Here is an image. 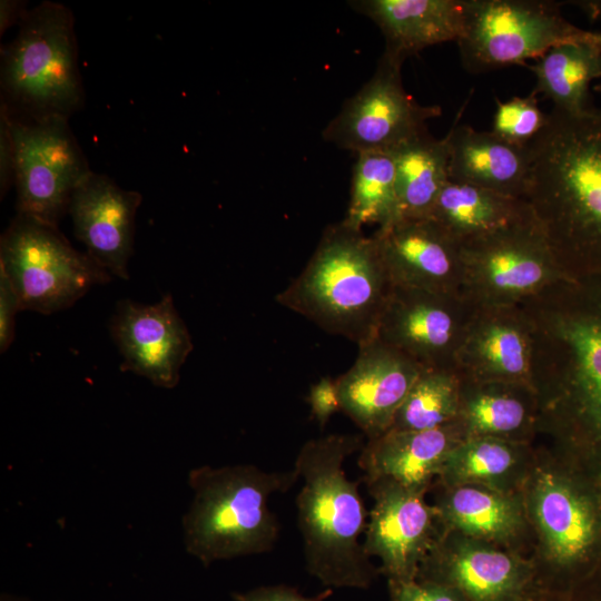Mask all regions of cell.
I'll list each match as a JSON object with an SVG mask.
<instances>
[{
  "label": "cell",
  "mask_w": 601,
  "mask_h": 601,
  "mask_svg": "<svg viewBox=\"0 0 601 601\" xmlns=\"http://www.w3.org/2000/svg\"><path fill=\"white\" fill-rule=\"evenodd\" d=\"M522 199L570 278L601 274V109L553 108L529 145Z\"/></svg>",
  "instance_id": "cell-1"
},
{
  "label": "cell",
  "mask_w": 601,
  "mask_h": 601,
  "mask_svg": "<svg viewBox=\"0 0 601 601\" xmlns=\"http://www.w3.org/2000/svg\"><path fill=\"white\" fill-rule=\"evenodd\" d=\"M536 333L540 420L601 446V278L562 282L523 304Z\"/></svg>",
  "instance_id": "cell-2"
},
{
  "label": "cell",
  "mask_w": 601,
  "mask_h": 601,
  "mask_svg": "<svg viewBox=\"0 0 601 601\" xmlns=\"http://www.w3.org/2000/svg\"><path fill=\"white\" fill-rule=\"evenodd\" d=\"M363 446V435L329 434L307 441L295 460L303 480L296 508L306 570L325 588L368 589L380 573L359 543L367 525L359 481L344 470Z\"/></svg>",
  "instance_id": "cell-3"
},
{
  "label": "cell",
  "mask_w": 601,
  "mask_h": 601,
  "mask_svg": "<svg viewBox=\"0 0 601 601\" xmlns=\"http://www.w3.org/2000/svg\"><path fill=\"white\" fill-rule=\"evenodd\" d=\"M393 287L374 235L341 220L324 229L304 269L275 300L359 346L375 338Z\"/></svg>",
  "instance_id": "cell-4"
},
{
  "label": "cell",
  "mask_w": 601,
  "mask_h": 601,
  "mask_svg": "<svg viewBox=\"0 0 601 601\" xmlns=\"http://www.w3.org/2000/svg\"><path fill=\"white\" fill-rule=\"evenodd\" d=\"M298 479L295 469L267 472L253 464L190 470L194 499L183 516L187 552L205 566L269 552L279 523L268 509V499L286 492Z\"/></svg>",
  "instance_id": "cell-5"
},
{
  "label": "cell",
  "mask_w": 601,
  "mask_h": 601,
  "mask_svg": "<svg viewBox=\"0 0 601 601\" xmlns=\"http://www.w3.org/2000/svg\"><path fill=\"white\" fill-rule=\"evenodd\" d=\"M1 102L19 120L69 118L85 104L75 17L65 4L30 9L14 39L1 47Z\"/></svg>",
  "instance_id": "cell-6"
},
{
  "label": "cell",
  "mask_w": 601,
  "mask_h": 601,
  "mask_svg": "<svg viewBox=\"0 0 601 601\" xmlns=\"http://www.w3.org/2000/svg\"><path fill=\"white\" fill-rule=\"evenodd\" d=\"M0 269L8 276L21 311L49 315L72 306L110 274L80 253L58 227L16 215L0 239Z\"/></svg>",
  "instance_id": "cell-7"
},
{
  "label": "cell",
  "mask_w": 601,
  "mask_h": 601,
  "mask_svg": "<svg viewBox=\"0 0 601 601\" xmlns=\"http://www.w3.org/2000/svg\"><path fill=\"white\" fill-rule=\"evenodd\" d=\"M463 296L475 307L521 305L570 278L533 216L460 245Z\"/></svg>",
  "instance_id": "cell-8"
},
{
  "label": "cell",
  "mask_w": 601,
  "mask_h": 601,
  "mask_svg": "<svg viewBox=\"0 0 601 601\" xmlns=\"http://www.w3.org/2000/svg\"><path fill=\"white\" fill-rule=\"evenodd\" d=\"M561 3L544 0H463L457 39L461 61L473 73L538 59L550 48L587 30L565 20Z\"/></svg>",
  "instance_id": "cell-9"
},
{
  "label": "cell",
  "mask_w": 601,
  "mask_h": 601,
  "mask_svg": "<svg viewBox=\"0 0 601 601\" xmlns=\"http://www.w3.org/2000/svg\"><path fill=\"white\" fill-rule=\"evenodd\" d=\"M9 118L17 215L58 227L75 189L92 171L88 160L68 120Z\"/></svg>",
  "instance_id": "cell-10"
},
{
  "label": "cell",
  "mask_w": 601,
  "mask_h": 601,
  "mask_svg": "<svg viewBox=\"0 0 601 601\" xmlns=\"http://www.w3.org/2000/svg\"><path fill=\"white\" fill-rule=\"evenodd\" d=\"M403 60L383 52L371 79L323 130L324 140L357 154L394 150L427 131L426 122L442 114L439 106H422L404 89Z\"/></svg>",
  "instance_id": "cell-11"
},
{
  "label": "cell",
  "mask_w": 601,
  "mask_h": 601,
  "mask_svg": "<svg viewBox=\"0 0 601 601\" xmlns=\"http://www.w3.org/2000/svg\"><path fill=\"white\" fill-rule=\"evenodd\" d=\"M475 311L462 294L394 286L375 337L423 370L454 371L457 352Z\"/></svg>",
  "instance_id": "cell-12"
},
{
  "label": "cell",
  "mask_w": 601,
  "mask_h": 601,
  "mask_svg": "<svg viewBox=\"0 0 601 601\" xmlns=\"http://www.w3.org/2000/svg\"><path fill=\"white\" fill-rule=\"evenodd\" d=\"M536 333L523 304L476 307L455 361L461 382L511 385L534 393Z\"/></svg>",
  "instance_id": "cell-13"
},
{
  "label": "cell",
  "mask_w": 601,
  "mask_h": 601,
  "mask_svg": "<svg viewBox=\"0 0 601 601\" xmlns=\"http://www.w3.org/2000/svg\"><path fill=\"white\" fill-rule=\"evenodd\" d=\"M365 481L374 506L365 530L364 552L380 558V572L388 581L416 580L432 548L433 518L437 511L424 502L422 491L406 489L386 477Z\"/></svg>",
  "instance_id": "cell-14"
},
{
  "label": "cell",
  "mask_w": 601,
  "mask_h": 601,
  "mask_svg": "<svg viewBox=\"0 0 601 601\" xmlns=\"http://www.w3.org/2000/svg\"><path fill=\"white\" fill-rule=\"evenodd\" d=\"M110 333L122 356V371L144 376L164 388L178 384L193 342L169 294L151 305L130 299L118 302Z\"/></svg>",
  "instance_id": "cell-15"
},
{
  "label": "cell",
  "mask_w": 601,
  "mask_h": 601,
  "mask_svg": "<svg viewBox=\"0 0 601 601\" xmlns=\"http://www.w3.org/2000/svg\"><path fill=\"white\" fill-rule=\"evenodd\" d=\"M373 235L394 286L463 295L460 244L430 217H400Z\"/></svg>",
  "instance_id": "cell-16"
},
{
  "label": "cell",
  "mask_w": 601,
  "mask_h": 601,
  "mask_svg": "<svg viewBox=\"0 0 601 601\" xmlns=\"http://www.w3.org/2000/svg\"><path fill=\"white\" fill-rule=\"evenodd\" d=\"M423 368L376 337L359 345L354 364L338 378L342 411L375 439L387 432Z\"/></svg>",
  "instance_id": "cell-17"
},
{
  "label": "cell",
  "mask_w": 601,
  "mask_h": 601,
  "mask_svg": "<svg viewBox=\"0 0 601 601\" xmlns=\"http://www.w3.org/2000/svg\"><path fill=\"white\" fill-rule=\"evenodd\" d=\"M142 197L91 171L75 189L69 205L75 236L87 254L109 274L129 278L135 217Z\"/></svg>",
  "instance_id": "cell-18"
},
{
  "label": "cell",
  "mask_w": 601,
  "mask_h": 601,
  "mask_svg": "<svg viewBox=\"0 0 601 601\" xmlns=\"http://www.w3.org/2000/svg\"><path fill=\"white\" fill-rule=\"evenodd\" d=\"M416 580L447 587L466 601H535L543 592L528 564L476 545L428 552Z\"/></svg>",
  "instance_id": "cell-19"
},
{
  "label": "cell",
  "mask_w": 601,
  "mask_h": 601,
  "mask_svg": "<svg viewBox=\"0 0 601 601\" xmlns=\"http://www.w3.org/2000/svg\"><path fill=\"white\" fill-rule=\"evenodd\" d=\"M349 6L371 19L385 39L384 52L405 60L426 47L457 41L463 0H356Z\"/></svg>",
  "instance_id": "cell-20"
},
{
  "label": "cell",
  "mask_w": 601,
  "mask_h": 601,
  "mask_svg": "<svg viewBox=\"0 0 601 601\" xmlns=\"http://www.w3.org/2000/svg\"><path fill=\"white\" fill-rule=\"evenodd\" d=\"M449 147V179L522 198L526 188L530 151L511 145L492 131L455 125L445 136Z\"/></svg>",
  "instance_id": "cell-21"
},
{
  "label": "cell",
  "mask_w": 601,
  "mask_h": 601,
  "mask_svg": "<svg viewBox=\"0 0 601 601\" xmlns=\"http://www.w3.org/2000/svg\"><path fill=\"white\" fill-rule=\"evenodd\" d=\"M457 442L455 422L424 431H387L368 440L358 465L364 480L386 477L415 491L426 489Z\"/></svg>",
  "instance_id": "cell-22"
},
{
  "label": "cell",
  "mask_w": 601,
  "mask_h": 601,
  "mask_svg": "<svg viewBox=\"0 0 601 601\" xmlns=\"http://www.w3.org/2000/svg\"><path fill=\"white\" fill-rule=\"evenodd\" d=\"M531 216L522 198L449 180L430 214L460 245L485 237Z\"/></svg>",
  "instance_id": "cell-23"
},
{
  "label": "cell",
  "mask_w": 601,
  "mask_h": 601,
  "mask_svg": "<svg viewBox=\"0 0 601 601\" xmlns=\"http://www.w3.org/2000/svg\"><path fill=\"white\" fill-rule=\"evenodd\" d=\"M533 501L551 562L568 566L579 560L594 536V518L587 502L552 473L538 476Z\"/></svg>",
  "instance_id": "cell-24"
},
{
  "label": "cell",
  "mask_w": 601,
  "mask_h": 601,
  "mask_svg": "<svg viewBox=\"0 0 601 601\" xmlns=\"http://www.w3.org/2000/svg\"><path fill=\"white\" fill-rule=\"evenodd\" d=\"M536 78L534 95L543 93L559 110L580 115L589 109L590 83L601 77V48L591 31L544 52L530 67Z\"/></svg>",
  "instance_id": "cell-25"
},
{
  "label": "cell",
  "mask_w": 601,
  "mask_h": 601,
  "mask_svg": "<svg viewBox=\"0 0 601 601\" xmlns=\"http://www.w3.org/2000/svg\"><path fill=\"white\" fill-rule=\"evenodd\" d=\"M400 217H427L449 179L446 138L427 131L393 150Z\"/></svg>",
  "instance_id": "cell-26"
},
{
  "label": "cell",
  "mask_w": 601,
  "mask_h": 601,
  "mask_svg": "<svg viewBox=\"0 0 601 601\" xmlns=\"http://www.w3.org/2000/svg\"><path fill=\"white\" fill-rule=\"evenodd\" d=\"M400 218L393 150L357 154L354 165L351 198L343 219L348 226L365 225L383 228Z\"/></svg>",
  "instance_id": "cell-27"
},
{
  "label": "cell",
  "mask_w": 601,
  "mask_h": 601,
  "mask_svg": "<svg viewBox=\"0 0 601 601\" xmlns=\"http://www.w3.org/2000/svg\"><path fill=\"white\" fill-rule=\"evenodd\" d=\"M436 511L454 528L476 538L508 539L521 524L519 508L512 500L474 486H457Z\"/></svg>",
  "instance_id": "cell-28"
},
{
  "label": "cell",
  "mask_w": 601,
  "mask_h": 601,
  "mask_svg": "<svg viewBox=\"0 0 601 601\" xmlns=\"http://www.w3.org/2000/svg\"><path fill=\"white\" fill-rule=\"evenodd\" d=\"M461 385L454 371L423 370L390 430L424 431L455 422L460 417Z\"/></svg>",
  "instance_id": "cell-29"
},
{
  "label": "cell",
  "mask_w": 601,
  "mask_h": 601,
  "mask_svg": "<svg viewBox=\"0 0 601 601\" xmlns=\"http://www.w3.org/2000/svg\"><path fill=\"white\" fill-rule=\"evenodd\" d=\"M515 462L512 447L496 436L469 435L446 454L440 473L450 485L493 480Z\"/></svg>",
  "instance_id": "cell-30"
},
{
  "label": "cell",
  "mask_w": 601,
  "mask_h": 601,
  "mask_svg": "<svg viewBox=\"0 0 601 601\" xmlns=\"http://www.w3.org/2000/svg\"><path fill=\"white\" fill-rule=\"evenodd\" d=\"M477 391L461 405L460 414L470 435L495 436L519 430L526 420L523 402L495 390Z\"/></svg>",
  "instance_id": "cell-31"
},
{
  "label": "cell",
  "mask_w": 601,
  "mask_h": 601,
  "mask_svg": "<svg viewBox=\"0 0 601 601\" xmlns=\"http://www.w3.org/2000/svg\"><path fill=\"white\" fill-rule=\"evenodd\" d=\"M535 96L531 92L526 97L497 100L491 131L511 145L528 147L548 121V114L539 108Z\"/></svg>",
  "instance_id": "cell-32"
},
{
  "label": "cell",
  "mask_w": 601,
  "mask_h": 601,
  "mask_svg": "<svg viewBox=\"0 0 601 601\" xmlns=\"http://www.w3.org/2000/svg\"><path fill=\"white\" fill-rule=\"evenodd\" d=\"M392 601H466L454 590L418 580L388 581Z\"/></svg>",
  "instance_id": "cell-33"
},
{
  "label": "cell",
  "mask_w": 601,
  "mask_h": 601,
  "mask_svg": "<svg viewBox=\"0 0 601 601\" xmlns=\"http://www.w3.org/2000/svg\"><path fill=\"white\" fill-rule=\"evenodd\" d=\"M311 413L321 427H324L331 416L342 411L336 380L323 377L311 386L307 396Z\"/></svg>",
  "instance_id": "cell-34"
},
{
  "label": "cell",
  "mask_w": 601,
  "mask_h": 601,
  "mask_svg": "<svg viewBox=\"0 0 601 601\" xmlns=\"http://www.w3.org/2000/svg\"><path fill=\"white\" fill-rule=\"evenodd\" d=\"M333 594L332 588H325L319 593L307 597L296 588L286 584L263 585L246 592H234V601H326Z\"/></svg>",
  "instance_id": "cell-35"
},
{
  "label": "cell",
  "mask_w": 601,
  "mask_h": 601,
  "mask_svg": "<svg viewBox=\"0 0 601 601\" xmlns=\"http://www.w3.org/2000/svg\"><path fill=\"white\" fill-rule=\"evenodd\" d=\"M21 311L19 298L8 276L0 269V352L4 353L14 339L16 315Z\"/></svg>",
  "instance_id": "cell-36"
},
{
  "label": "cell",
  "mask_w": 601,
  "mask_h": 601,
  "mask_svg": "<svg viewBox=\"0 0 601 601\" xmlns=\"http://www.w3.org/2000/svg\"><path fill=\"white\" fill-rule=\"evenodd\" d=\"M14 185V145L10 118L0 106V191L1 198Z\"/></svg>",
  "instance_id": "cell-37"
},
{
  "label": "cell",
  "mask_w": 601,
  "mask_h": 601,
  "mask_svg": "<svg viewBox=\"0 0 601 601\" xmlns=\"http://www.w3.org/2000/svg\"><path fill=\"white\" fill-rule=\"evenodd\" d=\"M26 3V1L19 0H2L0 2V35H3L13 24L19 26L29 11Z\"/></svg>",
  "instance_id": "cell-38"
},
{
  "label": "cell",
  "mask_w": 601,
  "mask_h": 601,
  "mask_svg": "<svg viewBox=\"0 0 601 601\" xmlns=\"http://www.w3.org/2000/svg\"><path fill=\"white\" fill-rule=\"evenodd\" d=\"M578 6L592 18H597L599 14H601V1H583L578 2Z\"/></svg>",
  "instance_id": "cell-39"
},
{
  "label": "cell",
  "mask_w": 601,
  "mask_h": 601,
  "mask_svg": "<svg viewBox=\"0 0 601 601\" xmlns=\"http://www.w3.org/2000/svg\"><path fill=\"white\" fill-rule=\"evenodd\" d=\"M0 601H33V600L6 593L1 595Z\"/></svg>",
  "instance_id": "cell-40"
},
{
  "label": "cell",
  "mask_w": 601,
  "mask_h": 601,
  "mask_svg": "<svg viewBox=\"0 0 601 601\" xmlns=\"http://www.w3.org/2000/svg\"><path fill=\"white\" fill-rule=\"evenodd\" d=\"M591 35H592L593 39L595 40V42L601 48V31H591Z\"/></svg>",
  "instance_id": "cell-41"
},
{
  "label": "cell",
  "mask_w": 601,
  "mask_h": 601,
  "mask_svg": "<svg viewBox=\"0 0 601 601\" xmlns=\"http://www.w3.org/2000/svg\"><path fill=\"white\" fill-rule=\"evenodd\" d=\"M535 601H552V599L544 592Z\"/></svg>",
  "instance_id": "cell-42"
},
{
  "label": "cell",
  "mask_w": 601,
  "mask_h": 601,
  "mask_svg": "<svg viewBox=\"0 0 601 601\" xmlns=\"http://www.w3.org/2000/svg\"><path fill=\"white\" fill-rule=\"evenodd\" d=\"M593 90L601 93V83L593 87Z\"/></svg>",
  "instance_id": "cell-43"
}]
</instances>
